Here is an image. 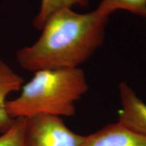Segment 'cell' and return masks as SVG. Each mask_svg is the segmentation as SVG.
I'll use <instances>...</instances> for the list:
<instances>
[{
	"label": "cell",
	"instance_id": "cell-7",
	"mask_svg": "<svg viewBox=\"0 0 146 146\" xmlns=\"http://www.w3.org/2000/svg\"><path fill=\"white\" fill-rule=\"evenodd\" d=\"M89 4L88 0H41V8L33 21L35 27L41 30L49 18L57 11L64 8L72 7H86Z\"/></svg>",
	"mask_w": 146,
	"mask_h": 146
},
{
	"label": "cell",
	"instance_id": "cell-2",
	"mask_svg": "<svg viewBox=\"0 0 146 146\" xmlns=\"http://www.w3.org/2000/svg\"><path fill=\"white\" fill-rule=\"evenodd\" d=\"M21 89L19 96L5 104L12 118L72 116L76 112V102L87 92L88 85L80 68L53 69L36 71Z\"/></svg>",
	"mask_w": 146,
	"mask_h": 146
},
{
	"label": "cell",
	"instance_id": "cell-9",
	"mask_svg": "<svg viewBox=\"0 0 146 146\" xmlns=\"http://www.w3.org/2000/svg\"><path fill=\"white\" fill-rule=\"evenodd\" d=\"M25 119L14 118L12 126L0 135V146H23Z\"/></svg>",
	"mask_w": 146,
	"mask_h": 146
},
{
	"label": "cell",
	"instance_id": "cell-4",
	"mask_svg": "<svg viewBox=\"0 0 146 146\" xmlns=\"http://www.w3.org/2000/svg\"><path fill=\"white\" fill-rule=\"evenodd\" d=\"M82 146H146V136L117 121L85 136Z\"/></svg>",
	"mask_w": 146,
	"mask_h": 146
},
{
	"label": "cell",
	"instance_id": "cell-1",
	"mask_svg": "<svg viewBox=\"0 0 146 146\" xmlns=\"http://www.w3.org/2000/svg\"><path fill=\"white\" fill-rule=\"evenodd\" d=\"M108 18L96 10L61 9L47 19L33 45L18 51V62L32 72L79 68L104 43Z\"/></svg>",
	"mask_w": 146,
	"mask_h": 146
},
{
	"label": "cell",
	"instance_id": "cell-8",
	"mask_svg": "<svg viewBox=\"0 0 146 146\" xmlns=\"http://www.w3.org/2000/svg\"><path fill=\"white\" fill-rule=\"evenodd\" d=\"M118 10L129 11L146 18V0H102L96 11L100 15L109 17Z\"/></svg>",
	"mask_w": 146,
	"mask_h": 146
},
{
	"label": "cell",
	"instance_id": "cell-6",
	"mask_svg": "<svg viewBox=\"0 0 146 146\" xmlns=\"http://www.w3.org/2000/svg\"><path fill=\"white\" fill-rule=\"evenodd\" d=\"M23 78L0 60V132L4 133L12 126L14 118L7 112L5 104L7 97L11 93L20 90Z\"/></svg>",
	"mask_w": 146,
	"mask_h": 146
},
{
	"label": "cell",
	"instance_id": "cell-3",
	"mask_svg": "<svg viewBox=\"0 0 146 146\" xmlns=\"http://www.w3.org/2000/svg\"><path fill=\"white\" fill-rule=\"evenodd\" d=\"M84 138L59 116L37 115L25 119L23 146H82Z\"/></svg>",
	"mask_w": 146,
	"mask_h": 146
},
{
	"label": "cell",
	"instance_id": "cell-5",
	"mask_svg": "<svg viewBox=\"0 0 146 146\" xmlns=\"http://www.w3.org/2000/svg\"><path fill=\"white\" fill-rule=\"evenodd\" d=\"M121 108L118 122L146 136V104L125 82L119 85Z\"/></svg>",
	"mask_w": 146,
	"mask_h": 146
}]
</instances>
